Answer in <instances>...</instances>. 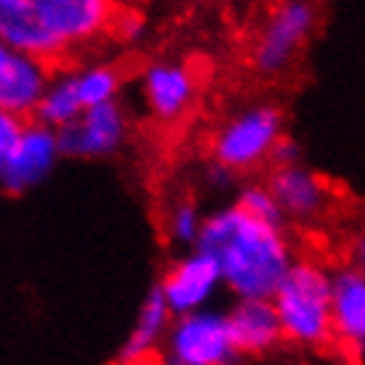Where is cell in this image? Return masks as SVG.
<instances>
[{"label":"cell","mask_w":365,"mask_h":365,"mask_svg":"<svg viewBox=\"0 0 365 365\" xmlns=\"http://www.w3.org/2000/svg\"><path fill=\"white\" fill-rule=\"evenodd\" d=\"M170 326H173V312L167 310L162 294L154 286L146 299H143V304H140L135 326H133L125 347L119 352V365L148 360V357L154 355V349L159 347V341L167 336Z\"/></svg>","instance_id":"14"},{"label":"cell","mask_w":365,"mask_h":365,"mask_svg":"<svg viewBox=\"0 0 365 365\" xmlns=\"http://www.w3.org/2000/svg\"><path fill=\"white\" fill-rule=\"evenodd\" d=\"M53 69L32 56L16 53L0 43V114L21 122L35 117V109Z\"/></svg>","instance_id":"10"},{"label":"cell","mask_w":365,"mask_h":365,"mask_svg":"<svg viewBox=\"0 0 365 365\" xmlns=\"http://www.w3.org/2000/svg\"><path fill=\"white\" fill-rule=\"evenodd\" d=\"M331 334L357 357L365 349V273L349 265L331 273Z\"/></svg>","instance_id":"12"},{"label":"cell","mask_w":365,"mask_h":365,"mask_svg":"<svg viewBox=\"0 0 365 365\" xmlns=\"http://www.w3.org/2000/svg\"><path fill=\"white\" fill-rule=\"evenodd\" d=\"M302 159V151L299 146H297V140H292L289 135H283L278 143L273 146V151H270V165L275 167V170H281V167H292V165H299Z\"/></svg>","instance_id":"21"},{"label":"cell","mask_w":365,"mask_h":365,"mask_svg":"<svg viewBox=\"0 0 365 365\" xmlns=\"http://www.w3.org/2000/svg\"><path fill=\"white\" fill-rule=\"evenodd\" d=\"M83 111L85 109H83V103H80V98H77V88H74L72 72H53L32 119L58 133V130H64L66 125H72Z\"/></svg>","instance_id":"15"},{"label":"cell","mask_w":365,"mask_h":365,"mask_svg":"<svg viewBox=\"0 0 365 365\" xmlns=\"http://www.w3.org/2000/svg\"><path fill=\"white\" fill-rule=\"evenodd\" d=\"M72 77L83 109H93V106H101V103L117 101L122 77H119V72L114 66L91 64V66H83V69H72Z\"/></svg>","instance_id":"16"},{"label":"cell","mask_w":365,"mask_h":365,"mask_svg":"<svg viewBox=\"0 0 365 365\" xmlns=\"http://www.w3.org/2000/svg\"><path fill=\"white\" fill-rule=\"evenodd\" d=\"M225 323L241 357H265L283 344L281 323L270 299H236L225 312Z\"/></svg>","instance_id":"13"},{"label":"cell","mask_w":365,"mask_h":365,"mask_svg":"<svg viewBox=\"0 0 365 365\" xmlns=\"http://www.w3.org/2000/svg\"><path fill=\"white\" fill-rule=\"evenodd\" d=\"M21 125H24L21 119L0 114V182H3V173H6L9 156L14 151V143H16L19 133H21Z\"/></svg>","instance_id":"20"},{"label":"cell","mask_w":365,"mask_h":365,"mask_svg":"<svg viewBox=\"0 0 365 365\" xmlns=\"http://www.w3.org/2000/svg\"><path fill=\"white\" fill-rule=\"evenodd\" d=\"M265 188L273 196L275 207L281 210L283 220L289 217L297 222H307L320 217L331 204L329 180L304 165L273 170Z\"/></svg>","instance_id":"11"},{"label":"cell","mask_w":365,"mask_h":365,"mask_svg":"<svg viewBox=\"0 0 365 365\" xmlns=\"http://www.w3.org/2000/svg\"><path fill=\"white\" fill-rule=\"evenodd\" d=\"M220 286L222 281H220L215 259L193 249L167 270L156 289L162 294L167 310L173 312V318H182L191 312L207 310Z\"/></svg>","instance_id":"8"},{"label":"cell","mask_w":365,"mask_h":365,"mask_svg":"<svg viewBox=\"0 0 365 365\" xmlns=\"http://www.w3.org/2000/svg\"><path fill=\"white\" fill-rule=\"evenodd\" d=\"M128 135L130 119L119 101L85 109L72 125H66L64 130L56 133L61 156H74V159L114 156L119 148L125 146Z\"/></svg>","instance_id":"6"},{"label":"cell","mask_w":365,"mask_h":365,"mask_svg":"<svg viewBox=\"0 0 365 365\" xmlns=\"http://www.w3.org/2000/svg\"><path fill=\"white\" fill-rule=\"evenodd\" d=\"M201 222H204V215L196 207V201H178L167 215V233L180 247H196Z\"/></svg>","instance_id":"17"},{"label":"cell","mask_w":365,"mask_h":365,"mask_svg":"<svg viewBox=\"0 0 365 365\" xmlns=\"http://www.w3.org/2000/svg\"><path fill=\"white\" fill-rule=\"evenodd\" d=\"M106 32H111L119 43L133 46V43H140L148 35V19L143 11L138 9H114Z\"/></svg>","instance_id":"19"},{"label":"cell","mask_w":365,"mask_h":365,"mask_svg":"<svg viewBox=\"0 0 365 365\" xmlns=\"http://www.w3.org/2000/svg\"><path fill=\"white\" fill-rule=\"evenodd\" d=\"M236 207L252 220H259V222H267V225H281L283 222L281 210L275 207L273 196H270L265 185H257V182L255 185H244L238 191Z\"/></svg>","instance_id":"18"},{"label":"cell","mask_w":365,"mask_h":365,"mask_svg":"<svg viewBox=\"0 0 365 365\" xmlns=\"http://www.w3.org/2000/svg\"><path fill=\"white\" fill-rule=\"evenodd\" d=\"M140 93L148 114L156 122H180L196 103L199 77L185 61H154L143 69Z\"/></svg>","instance_id":"9"},{"label":"cell","mask_w":365,"mask_h":365,"mask_svg":"<svg viewBox=\"0 0 365 365\" xmlns=\"http://www.w3.org/2000/svg\"><path fill=\"white\" fill-rule=\"evenodd\" d=\"M159 365H185V363H180V360H175V357L165 355L162 360H159Z\"/></svg>","instance_id":"23"},{"label":"cell","mask_w":365,"mask_h":365,"mask_svg":"<svg viewBox=\"0 0 365 365\" xmlns=\"http://www.w3.org/2000/svg\"><path fill=\"white\" fill-rule=\"evenodd\" d=\"M215 259L220 281L236 299H270L294 265L283 225H267L228 204L201 222L196 247Z\"/></svg>","instance_id":"1"},{"label":"cell","mask_w":365,"mask_h":365,"mask_svg":"<svg viewBox=\"0 0 365 365\" xmlns=\"http://www.w3.org/2000/svg\"><path fill=\"white\" fill-rule=\"evenodd\" d=\"M281 138V109L270 103H255L220 125L212 138V162L230 170L233 175L252 173L270 159V151Z\"/></svg>","instance_id":"3"},{"label":"cell","mask_w":365,"mask_h":365,"mask_svg":"<svg viewBox=\"0 0 365 365\" xmlns=\"http://www.w3.org/2000/svg\"><path fill=\"white\" fill-rule=\"evenodd\" d=\"M130 365H151L148 360H140V363H130Z\"/></svg>","instance_id":"24"},{"label":"cell","mask_w":365,"mask_h":365,"mask_svg":"<svg viewBox=\"0 0 365 365\" xmlns=\"http://www.w3.org/2000/svg\"><path fill=\"white\" fill-rule=\"evenodd\" d=\"M165 339V355L185 365H241L244 360L230 341L225 312L212 307L173 318V326Z\"/></svg>","instance_id":"5"},{"label":"cell","mask_w":365,"mask_h":365,"mask_svg":"<svg viewBox=\"0 0 365 365\" xmlns=\"http://www.w3.org/2000/svg\"><path fill=\"white\" fill-rule=\"evenodd\" d=\"M236 180H238V175H233L230 170H225V167L215 165V162H210L207 170H204V182L210 185L212 191H217V193L230 191V188L236 185Z\"/></svg>","instance_id":"22"},{"label":"cell","mask_w":365,"mask_h":365,"mask_svg":"<svg viewBox=\"0 0 365 365\" xmlns=\"http://www.w3.org/2000/svg\"><path fill=\"white\" fill-rule=\"evenodd\" d=\"M281 336L294 347L323 349L334 341L331 334V273L312 259H294L270 297Z\"/></svg>","instance_id":"2"},{"label":"cell","mask_w":365,"mask_h":365,"mask_svg":"<svg viewBox=\"0 0 365 365\" xmlns=\"http://www.w3.org/2000/svg\"><path fill=\"white\" fill-rule=\"evenodd\" d=\"M318 27V9L307 0H286L267 14L252 43V64L259 74L275 77L294 64Z\"/></svg>","instance_id":"4"},{"label":"cell","mask_w":365,"mask_h":365,"mask_svg":"<svg viewBox=\"0 0 365 365\" xmlns=\"http://www.w3.org/2000/svg\"><path fill=\"white\" fill-rule=\"evenodd\" d=\"M58 159H61V148H58L56 130L40 125L35 119H27L9 156L0 191L14 193V196L35 191L37 185H43L51 178Z\"/></svg>","instance_id":"7"}]
</instances>
